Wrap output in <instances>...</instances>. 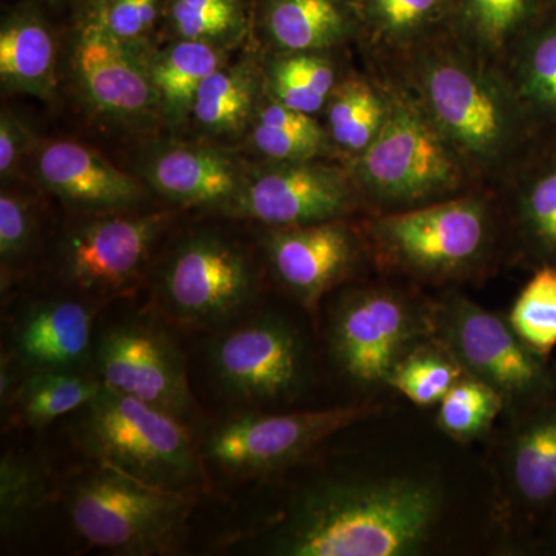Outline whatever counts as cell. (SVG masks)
Here are the masks:
<instances>
[{
    "instance_id": "6da1fadb",
    "label": "cell",
    "mask_w": 556,
    "mask_h": 556,
    "mask_svg": "<svg viewBox=\"0 0 556 556\" xmlns=\"http://www.w3.org/2000/svg\"><path fill=\"white\" fill-rule=\"evenodd\" d=\"M444 506V490L431 479L324 475L230 544L254 541L265 554L287 556L416 555L437 532Z\"/></svg>"
},
{
    "instance_id": "7a4b0ae2",
    "label": "cell",
    "mask_w": 556,
    "mask_h": 556,
    "mask_svg": "<svg viewBox=\"0 0 556 556\" xmlns=\"http://www.w3.org/2000/svg\"><path fill=\"white\" fill-rule=\"evenodd\" d=\"M409 83L470 177H503L532 134L506 72L463 43L409 50Z\"/></svg>"
},
{
    "instance_id": "3957f363",
    "label": "cell",
    "mask_w": 556,
    "mask_h": 556,
    "mask_svg": "<svg viewBox=\"0 0 556 556\" xmlns=\"http://www.w3.org/2000/svg\"><path fill=\"white\" fill-rule=\"evenodd\" d=\"M90 464L64 489L65 510L84 543L115 555L179 551L195 495L149 484L108 464Z\"/></svg>"
},
{
    "instance_id": "277c9868",
    "label": "cell",
    "mask_w": 556,
    "mask_h": 556,
    "mask_svg": "<svg viewBox=\"0 0 556 556\" xmlns=\"http://www.w3.org/2000/svg\"><path fill=\"white\" fill-rule=\"evenodd\" d=\"M76 415L75 439L89 460L175 492L203 489L200 442L185 420L109 388Z\"/></svg>"
},
{
    "instance_id": "5b68a950",
    "label": "cell",
    "mask_w": 556,
    "mask_h": 556,
    "mask_svg": "<svg viewBox=\"0 0 556 556\" xmlns=\"http://www.w3.org/2000/svg\"><path fill=\"white\" fill-rule=\"evenodd\" d=\"M378 137L354 160L356 188L379 207L405 211L459 195L463 160L409 93H386Z\"/></svg>"
},
{
    "instance_id": "8992f818",
    "label": "cell",
    "mask_w": 556,
    "mask_h": 556,
    "mask_svg": "<svg viewBox=\"0 0 556 556\" xmlns=\"http://www.w3.org/2000/svg\"><path fill=\"white\" fill-rule=\"evenodd\" d=\"M367 236L383 266L442 283L484 265L495 243V217L489 200L470 193L387 212L368 223Z\"/></svg>"
},
{
    "instance_id": "52a82bcc",
    "label": "cell",
    "mask_w": 556,
    "mask_h": 556,
    "mask_svg": "<svg viewBox=\"0 0 556 556\" xmlns=\"http://www.w3.org/2000/svg\"><path fill=\"white\" fill-rule=\"evenodd\" d=\"M375 413L367 404L295 413L240 409L208 428L200 442L201 459L206 471L233 481L270 477Z\"/></svg>"
},
{
    "instance_id": "ba28073f",
    "label": "cell",
    "mask_w": 556,
    "mask_h": 556,
    "mask_svg": "<svg viewBox=\"0 0 556 556\" xmlns=\"http://www.w3.org/2000/svg\"><path fill=\"white\" fill-rule=\"evenodd\" d=\"M433 339L467 376L496 390L506 408L529 409L555 399L556 376L547 357L521 340L507 318L464 295H448L431 309Z\"/></svg>"
},
{
    "instance_id": "9c48e42d",
    "label": "cell",
    "mask_w": 556,
    "mask_h": 556,
    "mask_svg": "<svg viewBox=\"0 0 556 556\" xmlns=\"http://www.w3.org/2000/svg\"><path fill=\"white\" fill-rule=\"evenodd\" d=\"M247 252L215 232L179 241L161 269L156 309L172 325L218 331L247 316L257 298Z\"/></svg>"
},
{
    "instance_id": "30bf717a",
    "label": "cell",
    "mask_w": 556,
    "mask_h": 556,
    "mask_svg": "<svg viewBox=\"0 0 556 556\" xmlns=\"http://www.w3.org/2000/svg\"><path fill=\"white\" fill-rule=\"evenodd\" d=\"M207 368L222 396L240 409L295 397L308 378L302 336L276 314L240 318L214 331Z\"/></svg>"
},
{
    "instance_id": "8fae6325",
    "label": "cell",
    "mask_w": 556,
    "mask_h": 556,
    "mask_svg": "<svg viewBox=\"0 0 556 556\" xmlns=\"http://www.w3.org/2000/svg\"><path fill=\"white\" fill-rule=\"evenodd\" d=\"M426 340H433L431 309L424 313L390 288L348 291L329 317V353L340 372L358 387L387 386L399 362Z\"/></svg>"
},
{
    "instance_id": "7c38bea8",
    "label": "cell",
    "mask_w": 556,
    "mask_h": 556,
    "mask_svg": "<svg viewBox=\"0 0 556 556\" xmlns=\"http://www.w3.org/2000/svg\"><path fill=\"white\" fill-rule=\"evenodd\" d=\"M91 367L104 388L138 399L192 424L197 402L182 351L166 329L146 318H129L101 329Z\"/></svg>"
},
{
    "instance_id": "4fadbf2b",
    "label": "cell",
    "mask_w": 556,
    "mask_h": 556,
    "mask_svg": "<svg viewBox=\"0 0 556 556\" xmlns=\"http://www.w3.org/2000/svg\"><path fill=\"white\" fill-rule=\"evenodd\" d=\"M169 219L167 212H153L79 223L62 243L65 280L94 303L130 291Z\"/></svg>"
},
{
    "instance_id": "5bb4252c",
    "label": "cell",
    "mask_w": 556,
    "mask_h": 556,
    "mask_svg": "<svg viewBox=\"0 0 556 556\" xmlns=\"http://www.w3.org/2000/svg\"><path fill=\"white\" fill-rule=\"evenodd\" d=\"M243 181L233 214L269 228L340 219L356 206V185L339 167L309 161H276Z\"/></svg>"
},
{
    "instance_id": "9a60e30c",
    "label": "cell",
    "mask_w": 556,
    "mask_h": 556,
    "mask_svg": "<svg viewBox=\"0 0 556 556\" xmlns=\"http://www.w3.org/2000/svg\"><path fill=\"white\" fill-rule=\"evenodd\" d=\"M263 247L278 283L311 313L354 273L361 254L356 233L342 219L269 228Z\"/></svg>"
},
{
    "instance_id": "2e32d148",
    "label": "cell",
    "mask_w": 556,
    "mask_h": 556,
    "mask_svg": "<svg viewBox=\"0 0 556 556\" xmlns=\"http://www.w3.org/2000/svg\"><path fill=\"white\" fill-rule=\"evenodd\" d=\"M93 303L64 295L28 302L11 321L9 351L3 354L22 376L47 369H86L97 338Z\"/></svg>"
},
{
    "instance_id": "e0dca14e",
    "label": "cell",
    "mask_w": 556,
    "mask_h": 556,
    "mask_svg": "<svg viewBox=\"0 0 556 556\" xmlns=\"http://www.w3.org/2000/svg\"><path fill=\"white\" fill-rule=\"evenodd\" d=\"M75 70L91 104L112 118L134 123L160 108L149 67L138 60L134 46L112 38L93 24L80 33Z\"/></svg>"
},
{
    "instance_id": "ac0fdd59",
    "label": "cell",
    "mask_w": 556,
    "mask_h": 556,
    "mask_svg": "<svg viewBox=\"0 0 556 556\" xmlns=\"http://www.w3.org/2000/svg\"><path fill=\"white\" fill-rule=\"evenodd\" d=\"M38 177L54 195L73 206L97 212L124 211L142 197L141 186L97 150L58 141L40 149Z\"/></svg>"
},
{
    "instance_id": "d6986e66",
    "label": "cell",
    "mask_w": 556,
    "mask_h": 556,
    "mask_svg": "<svg viewBox=\"0 0 556 556\" xmlns=\"http://www.w3.org/2000/svg\"><path fill=\"white\" fill-rule=\"evenodd\" d=\"M146 178L156 192L189 206H230L243 181L225 153L204 146H174L155 153Z\"/></svg>"
},
{
    "instance_id": "ffe728a7",
    "label": "cell",
    "mask_w": 556,
    "mask_h": 556,
    "mask_svg": "<svg viewBox=\"0 0 556 556\" xmlns=\"http://www.w3.org/2000/svg\"><path fill=\"white\" fill-rule=\"evenodd\" d=\"M506 455L508 493L527 510L556 500V397L529 409Z\"/></svg>"
},
{
    "instance_id": "44dd1931",
    "label": "cell",
    "mask_w": 556,
    "mask_h": 556,
    "mask_svg": "<svg viewBox=\"0 0 556 556\" xmlns=\"http://www.w3.org/2000/svg\"><path fill=\"white\" fill-rule=\"evenodd\" d=\"M0 79L5 89L49 101L56 89V49L43 21L11 14L0 30Z\"/></svg>"
},
{
    "instance_id": "7402d4cb",
    "label": "cell",
    "mask_w": 556,
    "mask_h": 556,
    "mask_svg": "<svg viewBox=\"0 0 556 556\" xmlns=\"http://www.w3.org/2000/svg\"><path fill=\"white\" fill-rule=\"evenodd\" d=\"M102 388L86 369H47L22 376L3 405L14 426L39 430L86 407Z\"/></svg>"
},
{
    "instance_id": "603a6c76",
    "label": "cell",
    "mask_w": 556,
    "mask_h": 556,
    "mask_svg": "<svg viewBox=\"0 0 556 556\" xmlns=\"http://www.w3.org/2000/svg\"><path fill=\"white\" fill-rule=\"evenodd\" d=\"M503 70L532 129L556 127V22L527 30Z\"/></svg>"
},
{
    "instance_id": "cb8c5ba5",
    "label": "cell",
    "mask_w": 556,
    "mask_h": 556,
    "mask_svg": "<svg viewBox=\"0 0 556 556\" xmlns=\"http://www.w3.org/2000/svg\"><path fill=\"white\" fill-rule=\"evenodd\" d=\"M56 478L40 457L7 452L0 459V536L13 543L31 532L56 495Z\"/></svg>"
},
{
    "instance_id": "d4e9b609",
    "label": "cell",
    "mask_w": 556,
    "mask_h": 556,
    "mask_svg": "<svg viewBox=\"0 0 556 556\" xmlns=\"http://www.w3.org/2000/svg\"><path fill=\"white\" fill-rule=\"evenodd\" d=\"M535 7L536 0H455L456 40L503 67Z\"/></svg>"
},
{
    "instance_id": "484cf974",
    "label": "cell",
    "mask_w": 556,
    "mask_h": 556,
    "mask_svg": "<svg viewBox=\"0 0 556 556\" xmlns=\"http://www.w3.org/2000/svg\"><path fill=\"white\" fill-rule=\"evenodd\" d=\"M266 27L278 49L317 53L342 42L351 21L339 0H273Z\"/></svg>"
},
{
    "instance_id": "4316f807",
    "label": "cell",
    "mask_w": 556,
    "mask_h": 556,
    "mask_svg": "<svg viewBox=\"0 0 556 556\" xmlns=\"http://www.w3.org/2000/svg\"><path fill=\"white\" fill-rule=\"evenodd\" d=\"M222 51L215 43L181 39L148 65L160 98V108L174 123L192 113L204 80L223 67Z\"/></svg>"
},
{
    "instance_id": "83f0119b",
    "label": "cell",
    "mask_w": 556,
    "mask_h": 556,
    "mask_svg": "<svg viewBox=\"0 0 556 556\" xmlns=\"http://www.w3.org/2000/svg\"><path fill=\"white\" fill-rule=\"evenodd\" d=\"M514 219L527 257L556 268V156L519 179Z\"/></svg>"
},
{
    "instance_id": "f1b7e54d",
    "label": "cell",
    "mask_w": 556,
    "mask_h": 556,
    "mask_svg": "<svg viewBox=\"0 0 556 556\" xmlns=\"http://www.w3.org/2000/svg\"><path fill=\"white\" fill-rule=\"evenodd\" d=\"M386 115V93L364 78L343 80L328 101L329 138L346 153L361 155L378 137Z\"/></svg>"
},
{
    "instance_id": "f546056e",
    "label": "cell",
    "mask_w": 556,
    "mask_h": 556,
    "mask_svg": "<svg viewBox=\"0 0 556 556\" xmlns=\"http://www.w3.org/2000/svg\"><path fill=\"white\" fill-rule=\"evenodd\" d=\"M254 148L273 161H309L328 148L329 134L313 115L274 101L258 112Z\"/></svg>"
},
{
    "instance_id": "4dcf8cb0",
    "label": "cell",
    "mask_w": 556,
    "mask_h": 556,
    "mask_svg": "<svg viewBox=\"0 0 556 556\" xmlns=\"http://www.w3.org/2000/svg\"><path fill=\"white\" fill-rule=\"evenodd\" d=\"M257 78L248 67L218 68L197 94L192 115L211 134L244 129L254 112Z\"/></svg>"
},
{
    "instance_id": "1f68e13d",
    "label": "cell",
    "mask_w": 556,
    "mask_h": 556,
    "mask_svg": "<svg viewBox=\"0 0 556 556\" xmlns=\"http://www.w3.org/2000/svg\"><path fill=\"white\" fill-rule=\"evenodd\" d=\"M466 376L456 358L434 340L431 345L424 342L409 351L391 371L387 387L419 407H430L439 404Z\"/></svg>"
},
{
    "instance_id": "d6a6232c",
    "label": "cell",
    "mask_w": 556,
    "mask_h": 556,
    "mask_svg": "<svg viewBox=\"0 0 556 556\" xmlns=\"http://www.w3.org/2000/svg\"><path fill=\"white\" fill-rule=\"evenodd\" d=\"M268 86L274 101L314 115L328 104L336 89V72L320 54L288 53L270 67Z\"/></svg>"
},
{
    "instance_id": "836d02e7",
    "label": "cell",
    "mask_w": 556,
    "mask_h": 556,
    "mask_svg": "<svg viewBox=\"0 0 556 556\" xmlns=\"http://www.w3.org/2000/svg\"><path fill=\"white\" fill-rule=\"evenodd\" d=\"M504 408L496 390L466 376L439 402L438 426L457 441H473L489 433Z\"/></svg>"
},
{
    "instance_id": "e575fe53",
    "label": "cell",
    "mask_w": 556,
    "mask_h": 556,
    "mask_svg": "<svg viewBox=\"0 0 556 556\" xmlns=\"http://www.w3.org/2000/svg\"><path fill=\"white\" fill-rule=\"evenodd\" d=\"M527 345L543 357L556 346V268L540 266L519 292L507 317Z\"/></svg>"
},
{
    "instance_id": "d590c367",
    "label": "cell",
    "mask_w": 556,
    "mask_h": 556,
    "mask_svg": "<svg viewBox=\"0 0 556 556\" xmlns=\"http://www.w3.org/2000/svg\"><path fill=\"white\" fill-rule=\"evenodd\" d=\"M243 0H174L172 25L181 39L215 43L233 39L247 24Z\"/></svg>"
},
{
    "instance_id": "8d00e7d4",
    "label": "cell",
    "mask_w": 556,
    "mask_h": 556,
    "mask_svg": "<svg viewBox=\"0 0 556 556\" xmlns=\"http://www.w3.org/2000/svg\"><path fill=\"white\" fill-rule=\"evenodd\" d=\"M445 0H365L372 27L388 42L417 43Z\"/></svg>"
},
{
    "instance_id": "74e56055",
    "label": "cell",
    "mask_w": 556,
    "mask_h": 556,
    "mask_svg": "<svg viewBox=\"0 0 556 556\" xmlns=\"http://www.w3.org/2000/svg\"><path fill=\"white\" fill-rule=\"evenodd\" d=\"M38 240V222L24 197L3 190L0 195V262L2 277L30 257Z\"/></svg>"
},
{
    "instance_id": "f35d334b",
    "label": "cell",
    "mask_w": 556,
    "mask_h": 556,
    "mask_svg": "<svg viewBox=\"0 0 556 556\" xmlns=\"http://www.w3.org/2000/svg\"><path fill=\"white\" fill-rule=\"evenodd\" d=\"M160 0H101L90 24L121 42H139L159 17Z\"/></svg>"
},
{
    "instance_id": "ab89813d",
    "label": "cell",
    "mask_w": 556,
    "mask_h": 556,
    "mask_svg": "<svg viewBox=\"0 0 556 556\" xmlns=\"http://www.w3.org/2000/svg\"><path fill=\"white\" fill-rule=\"evenodd\" d=\"M31 134L28 127L11 110H2L0 116V175L3 179L10 178L28 148H30Z\"/></svg>"
}]
</instances>
